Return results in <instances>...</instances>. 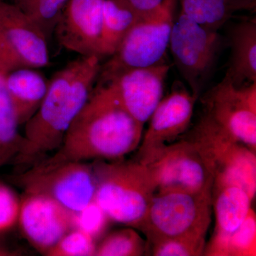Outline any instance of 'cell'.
I'll return each mask as SVG.
<instances>
[{"label":"cell","mask_w":256,"mask_h":256,"mask_svg":"<svg viewBox=\"0 0 256 256\" xmlns=\"http://www.w3.org/2000/svg\"><path fill=\"white\" fill-rule=\"evenodd\" d=\"M96 240L90 235L78 228H74L64 236L52 248L47 256H95Z\"/></svg>","instance_id":"25"},{"label":"cell","mask_w":256,"mask_h":256,"mask_svg":"<svg viewBox=\"0 0 256 256\" xmlns=\"http://www.w3.org/2000/svg\"><path fill=\"white\" fill-rule=\"evenodd\" d=\"M12 180L24 193L50 196L75 213L94 201L96 194L92 165L82 162L43 160L22 170Z\"/></svg>","instance_id":"6"},{"label":"cell","mask_w":256,"mask_h":256,"mask_svg":"<svg viewBox=\"0 0 256 256\" xmlns=\"http://www.w3.org/2000/svg\"><path fill=\"white\" fill-rule=\"evenodd\" d=\"M2 149L1 146H0V165H2Z\"/></svg>","instance_id":"32"},{"label":"cell","mask_w":256,"mask_h":256,"mask_svg":"<svg viewBox=\"0 0 256 256\" xmlns=\"http://www.w3.org/2000/svg\"><path fill=\"white\" fill-rule=\"evenodd\" d=\"M0 32L24 66L37 69L50 65L46 37L31 18L8 0H0Z\"/></svg>","instance_id":"15"},{"label":"cell","mask_w":256,"mask_h":256,"mask_svg":"<svg viewBox=\"0 0 256 256\" xmlns=\"http://www.w3.org/2000/svg\"><path fill=\"white\" fill-rule=\"evenodd\" d=\"M18 252H12L5 248L0 246V256H18Z\"/></svg>","instance_id":"31"},{"label":"cell","mask_w":256,"mask_h":256,"mask_svg":"<svg viewBox=\"0 0 256 256\" xmlns=\"http://www.w3.org/2000/svg\"><path fill=\"white\" fill-rule=\"evenodd\" d=\"M68 0H9L40 28L47 40L56 26Z\"/></svg>","instance_id":"24"},{"label":"cell","mask_w":256,"mask_h":256,"mask_svg":"<svg viewBox=\"0 0 256 256\" xmlns=\"http://www.w3.org/2000/svg\"><path fill=\"white\" fill-rule=\"evenodd\" d=\"M252 198L245 190L235 186L212 188L216 216L214 234L230 235L246 220Z\"/></svg>","instance_id":"18"},{"label":"cell","mask_w":256,"mask_h":256,"mask_svg":"<svg viewBox=\"0 0 256 256\" xmlns=\"http://www.w3.org/2000/svg\"><path fill=\"white\" fill-rule=\"evenodd\" d=\"M230 62L224 78L236 86L256 82V21L242 22L229 33Z\"/></svg>","instance_id":"16"},{"label":"cell","mask_w":256,"mask_h":256,"mask_svg":"<svg viewBox=\"0 0 256 256\" xmlns=\"http://www.w3.org/2000/svg\"><path fill=\"white\" fill-rule=\"evenodd\" d=\"M110 220L104 210L94 200L80 212H76L75 228L80 229L97 240L105 233Z\"/></svg>","instance_id":"27"},{"label":"cell","mask_w":256,"mask_h":256,"mask_svg":"<svg viewBox=\"0 0 256 256\" xmlns=\"http://www.w3.org/2000/svg\"><path fill=\"white\" fill-rule=\"evenodd\" d=\"M197 99L186 88L174 89L162 99L149 120V128L138 148V161L149 164L188 130Z\"/></svg>","instance_id":"12"},{"label":"cell","mask_w":256,"mask_h":256,"mask_svg":"<svg viewBox=\"0 0 256 256\" xmlns=\"http://www.w3.org/2000/svg\"><path fill=\"white\" fill-rule=\"evenodd\" d=\"M205 114L238 142L256 149V82L236 86L224 78L204 98Z\"/></svg>","instance_id":"9"},{"label":"cell","mask_w":256,"mask_h":256,"mask_svg":"<svg viewBox=\"0 0 256 256\" xmlns=\"http://www.w3.org/2000/svg\"><path fill=\"white\" fill-rule=\"evenodd\" d=\"M222 47L218 31L201 26L181 12L175 18L169 48L190 92L198 98L212 76Z\"/></svg>","instance_id":"8"},{"label":"cell","mask_w":256,"mask_h":256,"mask_svg":"<svg viewBox=\"0 0 256 256\" xmlns=\"http://www.w3.org/2000/svg\"><path fill=\"white\" fill-rule=\"evenodd\" d=\"M212 190L156 194L142 228L148 244L164 238L206 239L212 223Z\"/></svg>","instance_id":"5"},{"label":"cell","mask_w":256,"mask_h":256,"mask_svg":"<svg viewBox=\"0 0 256 256\" xmlns=\"http://www.w3.org/2000/svg\"><path fill=\"white\" fill-rule=\"evenodd\" d=\"M181 12L195 22L218 31L237 13L255 11L256 0H178Z\"/></svg>","instance_id":"19"},{"label":"cell","mask_w":256,"mask_h":256,"mask_svg":"<svg viewBox=\"0 0 256 256\" xmlns=\"http://www.w3.org/2000/svg\"><path fill=\"white\" fill-rule=\"evenodd\" d=\"M204 256H256V216L250 210L246 220L230 235L214 234Z\"/></svg>","instance_id":"21"},{"label":"cell","mask_w":256,"mask_h":256,"mask_svg":"<svg viewBox=\"0 0 256 256\" xmlns=\"http://www.w3.org/2000/svg\"><path fill=\"white\" fill-rule=\"evenodd\" d=\"M149 244L138 230L128 228L111 232L96 246V256H142L146 255Z\"/></svg>","instance_id":"23"},{"label":"cell","mask_w":256,"mask_h":256,"mask_svg":"<svg viewBox=\"0 0 256 256\" xmlns=\"http://www.w3.org/2000/svg\"><path fill=\"white\" fill-rule=\"evenodd\" d=\"M6 75L0 73V146L2 164L15 158L23 141L18 132L20 124L14 104L6 88Z\"/></svg>","instance_id":"22"},{"label":"cell","mask_w":256,"mask_h":256,"mask_svg":"<svg viewBox=\"0 0 256 256\" xmlns=\"http://www.w3.org/2000/svg\"><path fill=\"white\" fill-rule=\"evenodd\" d=\"M139 15L118 0H104L100 54L101 58L112 56Z\"/></svg>","instance_id":"20"},{"label":"cell","mask_w":256,"mask_h":256,"mask_svg":"<svg viewBox=\"0 0 256 256\" xmlns=\"http://www.w3.org/2000/svg\"><path fill=\"white\" fill-rule=\"evenodd\" d=\"M170 66L162 62L144 68H126L108 75L99 74L124 110L144 126L163 98Z\"/></svg>","instance_id":"10"},{"label":"cell","mask_w":256,"mask_h":256,"mask_svg":"<svg viewBox=\"0 0 256 256\" xmlns=\"http://www.w3.org/2000/svg\"><path fill=\"white\" fill-rule=\"evenodd\" d=\"M146 166L156 180V194H198L213 188L212 175L188 139L166 146Z\"/></svg>","instance_id":"11"},{"label":"cell","mask_w":256,"mask_h":256,"mask_svg":"<svg viewBox=\"0 0 256 256\" xmlns=\"http://www.w3.org/2000/svg\"><path fill=\"white\" fill-rule=\"evenodd\" d=\"M127 4L140 18L151 13L159 8L163 0H118Z\"/></svg>","instance_id":"30"},{"label":"cell","mask_w":256,"mask_h":256,"mask_svg":"<svg viewBox=\"0 0 256 256\" xmlns=\"http://www.w3.org/2000/svg\"><path fill=\"white\" fill-rule=\"evenodd\" d=\"M144 126L124 110L107 86L97 82L60 149L44 160L87 162L124 159L139 148Z\"/></svg>","instance_id":"2"},{"label":"cell","mask_w":256,"mask_h":256,"mask_svg":"<svg viewBox=\"0 0 256 256\" xmlns=\"http://www.w3.org/2000/svg\"><path fill=\"white\" fill-rule=\"evenodd\" d=\"M75 218V212L50 196L24 193L21 198L18 224L25 238L43 255L76 228Z\"/></svg>","instance_id":"13"},{"label":"cell","mask_w":256,"mask_h":256,"mask_svg":"<svg viewBox=\"0 0 256 256\" xmlns=\"http://www.w3.org/2000/svg\"><path fill=\"white\" fill-rule=\"evenodd\" d=\"M154 256H204L206 239L191 238H164L150 244Z\"/></svg>","instance_id":"26"},{"label":"cell","mask_w":256,"mask_h":256,"mask_svg":"<svg viewBox=\"0 0 256 256\" xmlns=\"http://www.w3.org/2000/svg\"><path fill=\"white\" fill-rule=\"evenodd\" d=\"M178 4V0H163L159 8L140 18L110 60L102 66L100 75L164 62L170 47Z\"/></svg>","instance_id":"7"},{"label":"cell","mask_w":256,"mask_h":256,"mask_svg":"<svg viewBox=\"0 0 256 256\" xmlns=\"http://www.w3.org/2000/svg\"><path fill=\"white\" fill-rule=\"evenodd\" d=\"M104 0H68L54 34L66 50L82 56L100 57Z\"/></svg>","instance_id":"14"},{"label":"cell","mask_w":256,"mask_h":256,"mask_svg":"<svg viewBox=\"0 0 256 256\" xmlns=\"http://www.w3.org/2000/svg\"><path fill=\"white\" fill-rule=\"evenodd\" d=\"M24 66L14 50L0 32V73L8 74Z\"/></svg>","instance_id":"29"},{"label":"cell","mask_w":256,"mask_h":256,"mask_svg":"<svg viewBox=\"0 0 256 256\" xmlns=\"http://www.w3.org/2000/svg\"><path fill=\"white\" fill-rule=\"evenodd\" d=\"M48 82L36 68L22 67L6 74V88L20 126L26 124L40 108Z\"/></svg>","instance_id":"17"},{"label":"cell","mask_w":256,"mask_h":256,"mask_svg":"<svg viewBox=\"0 0 256 256\" xmlns=\"http://www.w3.org/2000/svg\"><path fill=\"white\" fill-rule=\"evenodd\" d=\"M101 58L82 56L56 72L34 116L24 124L16 164L32 166L60 149L69 127L92 95L100 74Z\"/></svg>","instance_id":"1"},{"label":"cell","mask_w":256,"mask_h":256,"mask_svg":"<svg viewBox=\"0 0 256 256\" xmlns=\"http://www.w3.org/2000/svg\"><path fill=\"white\" fill-rule=\"evenodd\" d=\"M213 178V188L238 186L252 200L256 193V151L224 132L206 114L188 138Z\"/></svg>","instance_id":"4"},{"label":"cell","mask_w":256,"mask_h":256,"mask_svg":"<svg viewBox=\"0 0 256 256\" xmlns=\"http://www.w3.org/2000/svg\"><path fill=\"white\" fill-rule=\"evenodd\" d=\"M21 200L12 190L0 184V234L11 230L18 224Z\"/></svg>","instance_id":"28"},{"label":"cell","mask_w":256,"mask_h":256,"mask_svg":"<svg viewBox=\"0 0 256 256\" xmlns=\"http://www.w3.org/2000/svg\"><path fill=\"white\" fill-rule=\"evenodd\" d=\"M94 162V200L112 222L140 230L156 193L150 170L137 160Z\"/></svg>","instance_id":"3"}]
</instances>
